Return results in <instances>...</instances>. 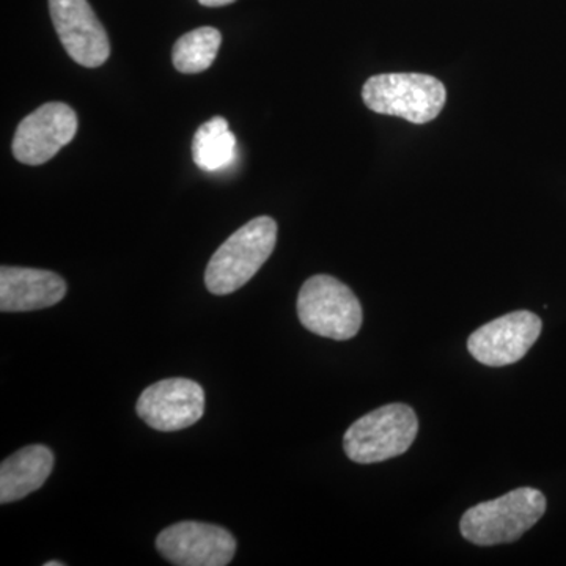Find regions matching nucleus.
Returning a JSON list of instances; mask_svg holds the SVG:
<instances>
[{"label":"nucleus","mask_w":566,"mask_h":566,"mask_svg":"<svg viewBox=\"0 0 566 566\" xmlns=\"http://www.w3.org/2000/svg\"><path fill=\"white\" fill-rule=\"evenodd\" d=\"M542 329V319L534 312H512L474 331L468 338V349L480 364L506 367L526 356Z\"/></svg>","instance_id":"obj_6"},{"label":"nucleus","mask_w":566,"mask_h":566,"mask_svg":"<svg viewBox=\"0 0 566 566\" xmlns=\"http://www.w3.org/2000/svg\"><path fill=\"white\" fill-rule=\"evenodd\" d=\"M297 316L305 329L319 337L345 342L363 327V305L348 285L333 275L305 281L297 296Z\"/></svg>","instance_id":"obj_5"},{"label":"nucleus","mask_w":566,"mask_h":566,"mask_svg":"<svg viewBox=\"0 0 566 566\" xmlns=\"http://www.w3.org/2000/svg\"><path fill=\"white\" fill-rule=\"evenodd\" d=\"M159 554L178 566H226L237 553V539L214 524L185 521L164 528L156 538Z\"/></svg>","instance_id":"obj_7"},{"label":"nucleus","mask_w":566,"mask_h":566,"mask_svg":"<svg viewBox=\"0 0 566 566\" xmlns=\"http://www.w3.org/2000/svg\"><path fill=\"white\" fill-rule=\"evenodd\" d=\"M237 137L223 117L211 118L197 129L192 142V159L207 172L226 169L234 161Z\"/></svg>","instance_id":"obj_13"},{"label":"nucleus","mask_w":566,"mask_h":566,"mask_svg":"<svg viewBox=\"0 0 566 566\" xmlns=\"http://www.w3.org/2000/svg\"><path fill=\"white\" fill-rule=\"evenodd\" d=\"M363 98L368 109L424 125L444 109L446 85L420 73L376 74L365 82Z\"/></svg>","instance_id":"obj_3"},{"label":"nucleus","mask_w":566,"mask_h":566,"mask_svg":"<svg viewBox=\"0 0 566 566\" xmlns=\"http://www.w3.org/2000/svg\"><path fill=\"white\" fill-rule=\"evenodd\" d=\"M546 497L535 488H516L494 501L472 506L461 517V535L476 546L515 543L542 520Z\"/></svg>","instance_id":"obj_1"},{"label":"nucleus","mask_w":566,"mask_h":566,"mask_svg":"<svg viewBox=\"0 0 566 566\" xmlns=\"http://www.w3.org/2000/svg\"><path fill=\"white\" fill-rule=\"evenodd\" d=\"M237 2V0H199L203 7H226L230 3Z\"/></svg>","instance_id":"obj_15"},{"label":"nucleus","mask_w":566,"mask_h":566,"mask_svg":"<svg viewBox=\"0 0 566 566\" xmlns=\"http://www.w3.org/2000/svg\"><path fill=\"white\" fill-rule=\"evenodd\" d=\"M54 468V453L46 446L18 450L0 465V502L11 504L40 490Z\"/></svg>","instance_id":"obj_12"},{"label":"nucleus","mask_w":566,"mask_h":566,"mask_svg":"<svg viewBox=\"0 0 566 566\" xmlns=\"http://www.w3.org/2000/svg\"><path fill=\"white\" fill-rule=\"evenodd\" d=\"M419 433L415 409L403 403L368 412L346 430L344 449L354 463L374 464L403 455Z\"/></svg>","instance_id":"obj_4"},{"label":"nucleus","mask_w":566,"mask_h":566,"mask_svg":"<svg viewBox=\"0 0 566 566\" xmlns=\"http://www.w3.org/2000/svg\"><path fill=\"white\" fill-rule=\"evenodd\" d=\"M222 35L214 28H199L178 39L174 46V66L180 73L197 74L210 69L221 50Z\"/></svg>","instance_id":"obj_14"},{"label":"nucleus","mask_w":566,"mask_h":566,"mask_svg":"<svg viewBox=\"0 0 566 566\" xmlns=\"http://www.w3.org/2000/svg\"><path fill=\"white\" fill-rule=\"evenodd\" d=\"M66 282L51 271L2 266L0 270V311L32 312L61 303Z\"/></svg>","instance_id":"obj_11"},{"label":"nucleus","mask_w":566,"mask_h":566,"mask_svg":"<svg viewBox=\"0 0 566 566\" xmlns=\"http://www.w3.org/2000/svg\"><path fill=\"white\" fill-rule=\"evenodd\" d=\"M136 409L137 416L153 430L163 433L185 430L202 419L205 390L192 379H164L142 392Z\"/></svg>","instance_id":"obj_9"},{"label":"nucleus","mask_w":566,"mask_h":566,"mask_svg":"<svg viewBox=\"0 0 566 566\" xmlns=\"http://www.w3.org/2000/svg\"><path fill=\"white\" fill-rule=\"evenodd\" d=\"M51 20L70 57L98 69L111 55L109 36L87 0H50Z\"/></svg>","instance_id":"obj_10"},{"label":"nucleus","mask_w":566,"mask_h":566,"mask_svg":"<svg viewBox=\"0 0 566 566\" xmlns=\"http://www.w3.org/2000/svg\"><path fill=\"white\" fill-rule=\"evenodd\" d=\"M77 132V115L65 103H46L32 112L14 133V158L25 166H41L50 161Z\"/></svg>","instance_id":"obj_8"},{"label":"nucleus","mask_w":566,"mask_h":566,"mask_svg":"<svg viewBox=\"0 0 566 566\" xmlns=\"http://www.w3.org/2000/svg\"><path fill=\"white\" fill-rule=\"evenodd\" d=\"M277 243V223L260 216L237 230L214 252L205 271V285L216 296L243 289L266 263Z\"/></svg>","instance_id":"obj_2"},{"label":"nucleus","mask_w":566,"mask_h":566,"mask_svg":"<svg viewBox=\"0 0 566 566\" xmlns=\"http://www.w3.org/2000/svg\"><path fill=\"white\" fill-rule=\"evenodd\" d=\"M65 564H62V562L55 560V562H48V564H44V566H63Z\"/></svg>","instance_id":"obj_16"}]
</instances>
